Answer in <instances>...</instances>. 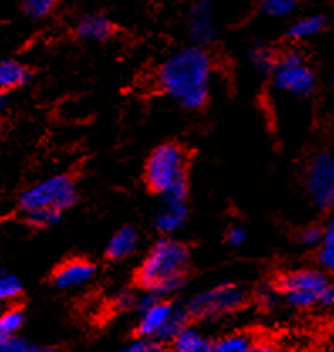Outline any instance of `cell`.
<instances>
[{"mask_svg": "<svg viewBox=\"0 0 334 352\" xmlns=\"http://www.w3.org/2000/svg\"><path fill=\"white\" fill-rule=\"evenodd\" d=\"M213 60L203 46H186L169 54L157 69V85L179 107L200 110L211 91Z\"/></svg>", "mask_w": 334, "mask_h": 352, "instance_id": "cell-1", "label": "cell"}, {"mask_svg": "<svg viewBox=\"0 0 334 352\" xmlns=\"http://www.w3.org/2000/svg\"><path fill=\"white\" fill-rule=\"evenodd\" d=\"M189 263L191 251L188 245L174 237L164 236L149 249L135 278L141 289L167 298L182 288Z\"/></svg>", "mask_w": 334, "mask_h": 352, "instance_id": "cell-2", "label": "cell"}, {"mask_svg": "<svg viewBox=\"0 0 334 352\" xmlns=\"http://www.w3.org/2000/svg\"><path fill=\"white\" fill-rule=\"evenodd\" d=\"M144 178L150 192L159 195L188 183V154L174 142L157 146L147 160Z\"/></svg>", "mask_w": 334, "mask_h": 352, "instance_id": "cell-3", "label": "cell"}, {"mask_svg": "<svg viewBox=\"0 0 334 352\" xmlns=\"http://www.w3.org/2000/svg\"><path fill=\"white\" fill-rule=\"evenodd\" d=\"M247 300V289L228 281L194 295L184 308L191 320H216L243 308Z\"/></svg>", "mask_w": 334, "mask_h": 352, "instance_id": "cell-4", "label": "cell"}, {"mask_svg": "<svg viewBox=\"0 0 334 352\" xmlns=\"http://www.w3.org/2000/svg\"><path fill=\"white\" fill-rule=\"evenodd\" d=\"M76 200L78 188L75 179L68 175H53L22 192L17 204L22 214L34 208H56L66 212L76 204Z\"/></svg>", "mask_w": 334, "mask_h": 352, "instance_id": "cell-5", "label": "cell"}, {"mask_svg": "<svg viewBox=\"0 0 334 352\" xmlns=\"http://www.w3.org/2000/svg\"><path fill=\"white\" fill-rule=\"evenodd\" d=\"M275 90L291 97H309L315 88V75L300 51H287L277 58L270 73Z\"/></svg>", "mask_w": 334, "mask_h": 352, "instance_id": "cell-6", "label": "cell"}, {"mask_svg": "<svg viewBox=\"0 0 334 352\" xmlns=\"http://www.w3.org/2000/svg\"><path fill=\"white\" fill-rule=\"evenodd\" d=\"M331 285L326 273L319 270H296L278 281L281 296L294 308L319 307L326 288Z\"/></svg>", "mask_w": 334, "mask_h": 352, "instance_id": "cell-7", "label": "cell"}, {"mask_svg": "<svg viewBox=\"0 0 334 352\" xmlns=\"http://www.w3.org/2000/svg\"><path fill=\"white\" fill-rule=\"evenodd\" d=\"M307 193L321 210L334 208V156L319 153L311 160L306 176Z\"/></svg>", "mask_w": 334, "mask_h": 352, "instance_id": "cell-8", "label": "cell"}, {"mask_svg": "<svg viewBox=\"0 0 334 352\" xmlns=\"http://www.w3.org/2000/svg\"><path fill=\"white\" fill-rule=\"evenodd\" d=\"M188 36L196 46H208L218 36L215 22V0H196L186 19Z\"/></svg>", "mask_w": 334, "mask_h": 352, "instance_id": "cell-9", "label": "cell"}, {"mask_svg": "<svg viewBox=\"0 0 334 352\" xmlns=\"http://www.w3.org/2000/svg\"><path fill=\"white\" fill-rule=\"evenodd\" d=\"M97 276V266L86 259H69L54 271L53 285L60 289H75L86 286Z\"/></svg>", "mask_w": 334, "mask_h": 352, "instance_id": "cell-10", "label": "cell"}, {"mask_svg": "<svg viewBox=\"0 0 334 352\" xmlns=\"http://www.w3.org/2000/svg\"><path fill=\"white\" fill-rule=\"evenodd\" d=\"M174 308L176 303L169 302L167 298L157 300L154 305H150L144 311L139 314L137 325H135V336L142 337V339L156 340L160 330L166 327Z\"/></svg>", "mask_w": 334, "mask_h": 352, "instance_id": "cell-11", "label": "cell"}, {"mask_svg": "<svg viewBox=\"0 0 334 352\" xmlns=\"http://www.w3.org/2000/svg\"><path fill=\"white\" fill-rule=\"evenodd\" d=\"M189 217L188 201H164L163 208L156 215L154 226L164 236L178 232L186 226Z\"/></svg>", "mask_w": 334, "mask_h": 352, "instance_id": "cell-12", "label": "cell"}, {"mask_svg": "<svg viewBox=\"0 0 334 352\" xmlns=\"http://www.w3.org/2000/svg\"><path fill=\"white\" fill-rule=\"evenodd\" d=\"M113 24L102 14H86L76 22L75 32L80 39L91 43L106 41L113 36Z\"/></svg>", "mask_w": 334, "mask_h": 352, "instance_id": "cell-13", "label": "cell"}, {"mask_svg": "<svg viewBox=\"0 0 334 352\" xmlns=\"http://www.w3.org/2000/svg\"><path fill=\"white\" fill-rule=\"evenodd\" d=\"M139 241H141V237H139V232L135 227H120L117 232H113L108 244H106V258L112 259V261H122V259L130 258L137 251Z\"/></svg>", "mask_w": 334, "mask_h": 352, "instance_id": "cell-14", "label": "cell"}, {"mask_svg": "<svg viewBox=\"0 0 334 352\" xmlns=\"http://www.w3.org/2000/svg\"><path fill=\"white\" fill-rule=\"evenodd\" d=\"M171 346L178 352H211L213 339L201 329L188 324L176 336Z\"/></svg>", "mask_w": 334, "mask_h": 352, "instance_id": "cell-15", "label": "cell"}, {"mask_svg": "<svg viewBox=\"0 0 334 352\" xmlns=\"http://www.w3.org/2000/svg\"><path fill=\"white\" fill-rule=\"evenodd\" d=\"M32 73L21 61L7 58V60H0V90L12 91L17 88L24 87L29 83Z\"/></svg>", "mask_w": 334, "mask_h": 352, "instance_id": "cell-16", "label": "cell"}, {"mask_svg": "<svg viewBox=\"0 0 334 352\" xmlns=\"http://www.w3.org/2000/svg\"><path fill=\"white\" fill-rule=\"evenodd\" d=\"M255 337L248 332H231L213 340L211 352H252Z\"/></svg>", "mask_w": 334, "mask_h": 352, "instance_id": "cell-17", "label": "cell"}, {"mask_svg": "<svg viewBox=\"0 0 334 352\" xmlns=\"http://www.w3.org/2000/svg\"><path fill=\"white\" fill-rule=\"evenodd\" d=\"M247 58L253 66V69L260 73V75H270L275 66V61H277L274 50L265 43L252 44L247 53Z\"/></svg>", "mask_w": 334, "mask_h": 352, "instance_id": "cell-18", "label": "cell"}, {"mask_svg": "<svg viewBox=\"0 0 334 352\" xmlns=\"http://www.w3.org/2000/svg\"><path fill=\"white\" fill-rule=\"evenodd\" d=\"M189 320L191 318L188 311H186L184 305H176L171 318L167 320L166 327L160 330V333L157 336L156 340L159 344H163V346H166V344H172V340L176 339V336H178V333L189 324Z\"/></svg>", "mask_w": 334, "mask_h": 352, "instance_id": "cell-19", "label": "cell"}, {"mask_svg": "<svg viewBox=\"0 0 334 352\" xmlns=\"http://www.w3.org/2000/svg\"><path fill=\"white\" fill-rule=\"evenodd\" d=\"M324 28V17L322 16H306L302 19L296 21L289 28L287 36L294 41H304V39H309L313 36L319 34Z\"/></svg>", "mask_w": 334, "mask_h": 352, "instance_id": "cell-20", "label": "cell"}, {"mask_svg": "<svg viewBox=\"0 0 334 352\" xmlns=\"http://www.w3.org/2000/svg\"><path fill=\"white\" fill-rule=\"evenodd\" d=\"M0 352H61L56 347L41 346L21 336H7L0 340Z\"/></svg>", "mask_w": 334, "mask_h": 352, "instance_id": "cell-21", "label": "cell"}, {"mask_svg": "<svg viewBox=\"0 0 334 352\" xmlns=\"http://www.w3.org/2000/svg\"><path fill=\"white\" fill-rule=\"evenodd\" d=\"M64 212L56 210V208H34V210L24 212V222L34 229H47L60 223Z\"/></svg>", "mask_w": 334, "mask_h": 352, "instance_id": "cell-22", "label": "cell"}, {"mask_svg": "<svg viewBox=\"0 0 334 352\" xmlns=\"http://www.w3.org/2000/svg\"><path fill=\"white\" fill-rule=\"evenodd\" d=\"M318 259L319 264L324 270L334 271V215L328 222L326 229L322 230V239L321 244H319Z\"/></svg>", "mask_w": 334, "mask_h": 352, "instance_id": "cell-23", "label": "cell"}, {"mask_svg": "<svg viewBox=\"0 0 334 352\" xmlns=\"http://www.w3.org/2000/svg\"><path fill=\"white\" fill-rule=\"evenodd\" d=\"M22 293V281L10 271L0 267V302H12Z\"/></svg>", "mask_w": 334, "mask_h": 352, "instance_id": "cell-24", "label": "cell"}, {"mask_svg": "<svg viewBox=\"0 0 334 352\" xmlns=\"http://www.w3.org/2000/svg\"><path fill=\"white\" fill-rule=\"evenodd\" d=\"M25 16L34 21L46 19L58 6V0H19Z\"/></svg>", "mask_w": 334, "mask_h": 352, "instance_id": "cell-25", "label": "cell"}, {"mask_svg": "<svg viewBox=\"0 0 334 352\" xmlns=\"http://www.w3.org/2000/svg\"><path fill=\"white\" fill-rule=\"evenodd\" d=\"M297 0H262L260 10L267 17H287L296 10Z\"/></svg>", "mask_w": 334, "mask_h": 352, "instance_id": "cell-26", "label": "cell"}, {"mask_svg": "<svg viewBox=\"0 0 334 352\" xmlns=\"http://www.w3.org/2000/svg\"><path fill=\"white\" fill-rule=\"evenodd\" d=\"M25 317L19 308H9L0 315V329H2L3 336H16L17 332L24 325Z\"/></svg>", "mask_w": 334, "mask_h": 352, "instance_id": "cell-27", "label": "cell"}, {"mask_svg": "<svg viewBox=\"0 0 334 352\" xmlns=\"http://www.w3.org/2000/svg\"><path fill=\"white\" fill-rule=\"evenodd\" d=\"M163 344H159L157 340L152 339H142V337H137L135 340L128 342L127 346H123L119 352H164Z\"/></svg>", "mask_w": 334, "mask_h": 352, "instance_id": "cell-28", "label": "cell"}, {"mask_svg": "<svg viewBox=\"0 0 334 352\" xmlns=\"http://www.w3.org/2000/svg\"><path fill=\"white\" fill-rule=\"evenodd\" d=\"M281 298L282 296H281V292H278V288H270V286H265V288L260 289L259 296H257L260 305L267 308V310H272V308L277 305V302Z\"/></svg>", "mask_w": 334, "mask_h": 352, "instance_id": "cell-29", "label": "cell"}, {"mask_svg": "<svg viewBox=\"0 0 334 352\" xmlns=\"http://www.w3.org/2000/svg\"><path fill=\"white\" fill-rule=\"evenodd\" d=\"M322 230L319 226H309L306 227V229L302 230V232L299 234V241L302 242L304 245H307V248H313V245H319L321 244V239H322Z\"/></svg>", "mask_w": 334, "mask_h": 352, "instance_id": "cell-30", "label": "cell"}, {"mask_svg": "<svg viewBox=\"0 0 334 352\" xmlns=\"http://www.w3.org/2000/svg\"><path fill=\"white\" fill-rule=\"evenodd\" d=\"M247 241V230L240 226H233L226 230V242L231 248H240Z\"/></svg>", "mask_w": 334, "mask_h": 352, "instance_id": "cell-31", "label": "cell"}, {"mask_svg": "<svg viewBox=\"0 0 334 352\" xmlns=\"http://www.w3.org/2000/svg\"><path fill=\"white\" fill-rule=\"evenodd\" d=\"M252 352H281L278 346L272 340H257L253 344V351Z\"/></svg>", "mask_w": 334, "mask_h": 352, "instance_id": "cell-32", "label": "cell"}, {"mask_svg": "<svg viewBox=\"0 0 334 352\" xmlns=\"http://www.w3.org/2000/svg\"><path fill=\"white\" fill-rule=\"evenodd\" d=\"M319 307H322V308H334V285L333 283L329 285L328 288H326V292H324V295H322Z\"/></svg>", "mask_w": 334, "mask_h": 352, "instance_id": "cell-33", "label": "cell"}, {"mask_svg": "<svg viewBox=\"0 0 334 352\" xmlns=\"http://www.w3.org/2000/svg\"><path fill=\"white\" fill-rule=\"evenodd\" d=\"M9 104H10V100H9V91L0 90V113L5 112V110L9 109Z\"/></svg>", "mask_w": 334, "mask_h": 352, "instance_id": "cell-34", "label": "cell"}, {"mask_svg": "<svg viewBox=\"0 0 334 352\" xmlns=\"http://www.w3.org/2000/svg\"><path fill=\"white\" fill-rule=\"evenodd\" d=\"M3 337H5V336H3V332H2V329H0V340H2V339H3Z\"/></svg>", "mask_w": 334, "mask_h": 352, "instance_id": "cell-35", "label": "cell"}, {"mask_svg": "<svg viewBox=\"0 0 334 352\" xmlns=\"http://www.w3.org/2000/svg\"><path fill=\"white\" fill-rule=\"evenodd\" d=\"M164 352H178V351H174V349H171V351H164Z\"/></svg>", "mask_w": 334, "mask_h": 352, "instance_id": "cell-36", "label": "cell"}]
</instances>
